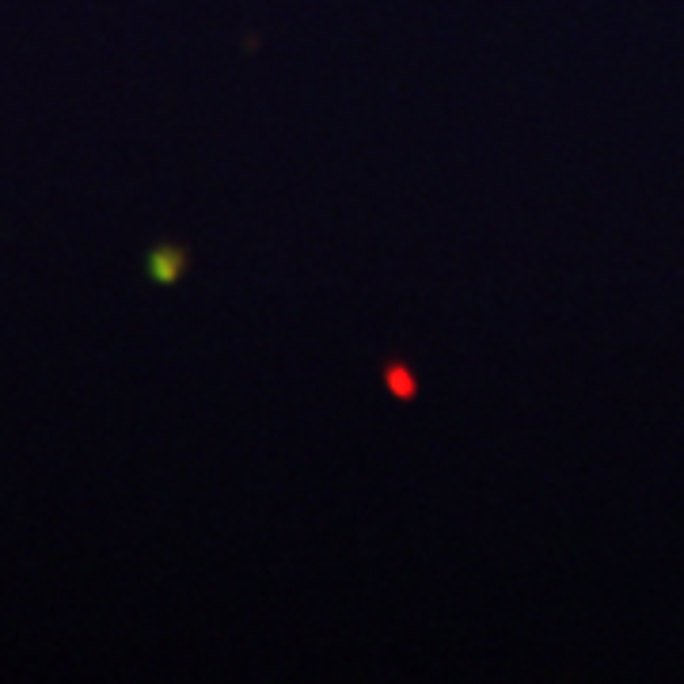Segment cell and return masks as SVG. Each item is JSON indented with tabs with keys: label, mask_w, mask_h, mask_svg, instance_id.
<instances>
[{
	"label": "cell",
	"mask_w": 684,
	"mask_h": 684,
	"mask_svg": "<svg viewBox=\"0 0 684 684\" xmlns=\"http://www.w3.org/2000/svg\"><path fill=\"white\" fill-rule=\"evenodd\" d=\"M183 270H187V251H183L179 244H160L149 255V274L160 285L179 282V278H183Z\"/></svg>",
	"instance_id": "obj_1"
},
{
	"label": "cell",
	"mask_w": 684,
	"mask_h": 684,
	"mask_svg": "<svg viewBox=\"0 0 684 684\" xmlns=\"http://www.w3.org/2000/svg\"><path fill=\"white\" fill-rule=\"evenodd\" d=\"M384 388L407 403V399L418 396V377L403 365V361H388V365H384Z\"/></svg>",
	"instance_id": "obj_2"
}]
</instances>
